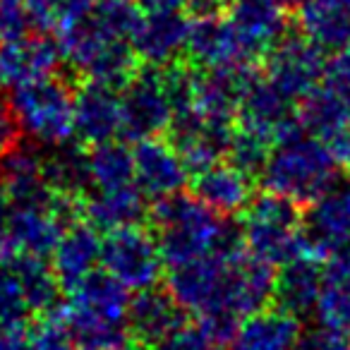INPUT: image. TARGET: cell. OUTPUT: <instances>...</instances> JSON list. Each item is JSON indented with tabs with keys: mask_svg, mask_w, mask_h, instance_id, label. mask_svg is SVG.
<instances>
[{
	"mask_svg": "<svg viewBox=\"0 0 350 350\" xmlns=\"http://www.w3.org/2000/svg\"><path fill=\"white\" fill-rule=\"evenodd\" d=\"M302 235L319 262H350V187H338L307 209Z\"/></svg>",
	"mask_w": 350,
	"mask_h": 350,
	"instance_id": "cell-8",
	"label": "cell"
},
{
	"mask_svg": "<svg viewBox=\"0 0 350 350\" xmlns=\"http://www.w3.org/2000/svg\"><path fill=\"white\" fill-rule=\"evenodd\" d=\"M190 192L221 219H235V216H243L252 202L254 180H250L247 175L224 161L195 175L190 183Z\"/></svg>",
	"mask_w": 350,
	"mask_h": 350,
	"instance_id": "cell-19",
	"label": "cell"
},
{
	"mask_svg": "<svg viewBox=\"0 0 350 350\" xmlns=\"http://www.w3.org/2000/svg\"><path fill=\"white\" fill-rule=\"evenodd\" d=\"M228 22L247 46L254 63L291 31L288 10L278 0H235L228 10Z\"/></svg>",
	"mask_w": 350,
	"mask_h": 350,
	"instance_id": "cell-17",
	"label": "cell"
},
{
	"mask_svg": "<svg viewBox=\"0 0 350 350\" xmlns=\"http://www.w3.org/2000/svg\"><path fill=\"white\" fill-rule=\"evenodd\" d=\"M0 185L5 187L12 209L49 211L55 200L44 178V151L34 142H22L0 159Z\"/></svg>",
	"mask_w": 350,
	"mask_h": 350,
	"instance_id": "cell-9",
	"label": "cell"
},
{
	"mask_svg": "<svg viewBox=\"0 0 350 350\" xmlns=\"http://www.w3.org/2000/svg\"><path fill=\"white\" fill-rule=\"evenodd\" d=\"M27 314L29 307L15 271L0 264V324H22Z\"/></svg>",
	"mask_w": 350,
	"mask_h": 350,
	"instance_id": "cell-34",
	"label": "cell"
},
{
	"mask_svg": "<svg viewBox=\"0 0 350 350\" xmlns=\"http://www.w3.org/2000/svg\"><path fill=\"white\" fill-rule=\"evenodd\" d=\"M22 142H25V127L20 116L12 106V98L0 89V159H5Z\"/></svg>",
	"mask_w": 350,
	"mask_h": 350,
	"instance_id": "cell-37",
	"label": "cell"
},
{
	"mask_svg": "<svg viewBox=\"0 0 350 350\" xmlns=\"http://www.w3.org/2000/svg\"><path fill=\"white\" fill-rule=\"evenodd\" d=\"M187 312L183 310L168 288H151V291L137 293L130 300L127 312V329H130L132 343L156 348L173 334L185 329Z\"/></svg>",
	"mask_w": 350,
	"mask_h": 350,
	"instance_id": "cell-13",
	"label": "cell"
},
{
	"mask_svg": "<svg viewBox=\"0 0 350 350\" xmlns=\"http://www.w3.org/2000/svg\"><path fill=\"white\" fill-rule=\"evenodd\" d=\"M149 204L146 195L137 185L118 190H94L84 197V224L96 233H116L125 228H139L146 224Z\"/></svg>",
	"mask_w": 350,
	"mask_h": 350,
	"instance_id": "cell-18",
	"label": "cell"
},
{
	"mask_svg": "<svg viewBox=\"0 0 350 350\" xmlns=\"http://www.w3.org/2000/svg\"><path fill=\"white\" fill-rule=\"evenodd\" d=\"M302 340V324L278 307H267L240 321L230 350H297Z\"/></svg>",
	"mask_w": 350,
	"mask_h": 350,
	"instance_id": "cell-22",
	"label": "cell"
},
{
	"mask_svg": "<svg viewBox=\"0 0 350 350\" xmlns=\"http://www.w3.org/2000/svg\"><path fill=\"white\" fill-rule=\"evenodd\" d=\"M122 132L120 92L84 82L75 94V139L87 149L118 142Z\"/></svg>",
	"mask_w": 350,
	"mask_h": 350,
	"instance_id": "cell-11",
	"label": "cell"
},
{
	"mask_svg": "<svg viewBox=\"0 0 350 350\" xmlns=\"http://www.w3.org/2000/svg\"><path fill=\"white\" fill-rule=\"evenodd\" d=\"M144 15H165V12H183L190 0H132Z\"/></svg>",
	"mask_w": 350,
	"mask_h": 350,
	"instance_id": "cell-42",
	"label": "cell"
},
{
	"mask_svg": "<svg viewBox=\"0 0 350 350\" xmlns=\"http://www.w3.org/2000/svg\"><path fill=\"white\" fill-rule=\"evenodd\" d=\"M276 146L269 139L252 132L235 130L233 142H230L228 156H226V163H230L233 168H238L243 175H247L250 180H262L264 170H267L271 154Z\"/></svg>",
	"mask_w": 350,
	"mask_h": 350,
	"instance_id": "cell-31",
	"label": "cell"
},
{
	"mask_svg": "<svg viewBox=\"0 0 350 350\" xmlns=\"http://www.w3.org/2000/svg\"><path fill=\"white\" fill-rule=\"evenodd\" d=\"M226 286H228V254L219 252L170 269L165 278V288L175 297V302L195 317L226 312Z\"/></svg>",
	"mask_w": 350,
	"mask_h": 350,
	"instance_id": "cell-6",
	"label": "cell"
},
{
	"mask_svg": "<svg viewBox=\"0 0 350 350\" xmlns=\"http://www.w3.org/2000/svg\"><path fill=\"white\" fill-rule=\"evenodd\" d=\"M321 291H324V267L319 259L305 254L278 269L273 302L278 310L302 319L317 310Z\"/></svg>",
	"mask_w": 350,
	"mask_h": 350,
	"instance_id": "cell-20",
	"label": "cell"
},
{
	"mask_svg": "<svg viewBox=\"0 0 350 350\" xmlns=\"http://www.w3.org/2000/svg\"><path fill=\"white\" fill-rule=\"evenodd\" d=\"M243 224V221H240ZM245 247L262 262L281 269L286 264L307 254V243L302 228L288 226H267V224H243Z\"/></svg>",
	"mask_w": 350,
	"mask_h": 350,
	"instance_id": "cell-27",
	"label": "cell"
},
{
	"mask_svg": "<svg viewBox=\"0 0 350 350\" xmlns=\"http://www.w3.org/2000/svg\"><path fill=\"white\" fill-rule=\"evenodd\" d=\"M190 17L183 12L144 15L137 34L132 36V49L146 68H165L185 58L190 39Z\"/></svg>",
	"mask_w": 350,
	"mask_h": 350,
	"instance_id": "cell-16",
	"label": "cell"
},
{
	"mask_svg": "<svg viewBox=\"0 0 350 350\" xmlns=\"http://www.w3.org/2000/svg\"><path fill=\"white\" fill-rule=\"evenodd\" d=\"M25 10L36 36H55L65 25V0H25Z\"/></svg>",
	"mask_w": 350,
	"mask_h": 350,
	"instance_id": "cell-35",
	"label": "cell"
},
{
	"mask_svg": "<svg viewBox=\"0 0 350 350\" xmlns=\"http://www.w3.org/2000/svg\"><path fill=\"white\" fill-rule=\"evenodd\" d=\"M120 139L137 144V142L165 137L170 120H173V108H170L163 87H161L159 68L142 65L135 82L125 92H120Z\"/></svg>",
	"mask_w": 350,
	"mask_h": 350,
	"instance_id": "cell-7",
	"label": "cell"
},
{
	"mask_svg": "<svg viewBox=\"0 0 350 350\" xmlns=\"http://www.w3.org/2000/svg\"><path fill=\"white\" fill-rule=\"evenodd\" d=\"M96 3H120V0H96Z\"/></svg>",
	"mask_w": 350,
	"mask_h": 350,
	"instance_id": "cell-46",
	"label": "cell"
},
{
	"mask_svg": "<svg viewBox=\"0 0 350 350\" xmlns=\"http://www.w3.org/2000/svg\"><path fill=\"white\" fill-rule=\"evenodd\" d=\"M130 350H154V348H146V345H139V343H132Z\"/></svg>",
	"mask_w": 350,
	"mask_h": 350,
	"instance_id": "cell-45",
	"label": "cell"
},
{
	"mask_svg": "<svg viewBox=\"0 0 350 350\" xmlns=\"http://www.w3.org/2000/svg\"><path fill=\"white\" fill-rule=\"evenodd\" d=\"M29 350H75V343L65 329L63 319L44 317L39 324L31 329V348Z\"/></svg>",
	"mask_w": 350,
	"mask_h": 350,
	"instance_id": "cell-36",
	"label": "cell"
},
{
	"mask_svg": "<svg viewBox=\"0 0 350 350\" xmlns=\"http://www.w3.org/2000/svg\"><path fill=\"white\" fill-rule=\"evenodd\" d=\"M278 3H281V5H283V8H286V10H288V12H293V10H295V12H297V10H300V8H302V5H305L307 0H278Z\"/></svg>",
	"mask_w": 350,
	"mask_h": 350,
	"instance_id": "cell-43",
	"label": "cell"
},
{
	"mask_svg": "<svg viewBox=\"0 0 350 350\" xmlns=\"http://www.w3.org/2000/svg\"><path fill=\"white\" fill-rule=\"evenodd\" d=\"M226 224L228 219L214 214L190 190L154 200L146 216L163 264L170 269L219 252Z\"/></svg>",
	"mask_w": 350,
	"mask_h": 350,
	"instance_id": "cell-1",
	"label": "cell"
},
{
	"mask_svg": "<svg viewBox=\"0 0 350 350\" xmlns=\"http://www.w3.org/2000/svg\"><path fill=\"white\" fill-rule=\"evenodd\" d=\"M300 31L321 51L350 46V0H307L297 10Z\"/></svg>",
	"mask_w": 350,
	"mask_h": 350,
	"instance_id": "cell-24",
	"label": "cell"
},
{
	"mask_svg": "<svg viewBox=\"0 0 350 350\" xmlns=\"http://www.w3.org/2000/svg\"><path fill=\"white\" fill-rule=\"evenodd\" d=\"M324 84L338 89V92H348L350 89V46L334 53V58L326 63Z\"/></svg>",
	"mask_w": 350,
	"mask_h": 350,
	"instance_id": "cell-39",
	"label": "cell"
},
{
	"mask_svg": "<svg viewBox=\"0 0 350 350\" xmlns=\"http://www.w3.org/2000/svg\"><path fill=\"white\" fill-rule=\"evenodd\" d=\"M101 243L98 233L89 224H77L68 228L53 252V267L60 286L72 293L82 281H87L101 264Z\"/></svg>",
	"mask_w": 350,
	"mask_h": 350,
	"instance_id": "cell-21",
	"label": "cell"
},
{
	"mask_svg": "<svg viewBox=\"0 0 350 350\" xmlns=\"http://www.w3.org/2000/svg\"><path fill=\"white\" fill-rule=\"evenodd\" d=\"M31 329L22 324H0V350H29Z\"/></svg>",
	"mask_w": 350,
	"mask_h": 350,
	"instance_id": "cell-41",
	"label": "cell"
},
{
	"mask_svg": "<svg viewBox=\"0 0 350 350\" xmlns=\"http://www.w3.org/2000/svg\"><path fill=\"white\" fill-rule=\"evenodd\" d=\"M132 156H135V183L146 197L161 200L185 190L190 175L165 137L137 142L132 146Z\"/></svg>",
	"mask_w": 350,
	"mask_h": 350,
	"instance_id": "cell-15",
	"label": "cell"
},
{
	"mask_svg": "<svg viewBox=\"0 0 350 350\" xmlns=\"http://www.w3.org/2000/svg\"><path fill=\"white\" fill-rule=\"evenodd\" d=\"M297 350H350V338L336 336L324 329H317L312 334L302 336Z\"/></svg>",
	"mask_w": 350,
	"mask_h": 350,
	"instance_id": "cell-40",
	"label": "cell"
},
{
	"mask_svg": "<svg viewBox=\"0 0 350 350\" xmlns=\"http://www.w3.org/2000/svg\"><path fill=\"white\" fill-rule=\"evenodd\" d=\"M63 53L53 36L27 34L25 39L0 44V87H22L58 75Z\"/></svg>",
	"mask_w": 350,
	"mask_h": 350,
	"instance_id": "cell-12",
	"label": "cell"
},
{
	"mask_svg": "<svg viewBox=\"0 0 350 350\" xmlns=\"http://www.w3.org/2000/svg\"><path fill=\"white\" fill-rule=\"evenodd\" d=\"M192 22V20H190ZM185 60L197 70H221L238 68V65H257L243 44L228 17H211L195 20L190 27Z\"/></svg>",
	"mask_w": 350,
	"mask_h": 350,
	"instance_id": "cell-10",
	"label": "cell"
},
{
	"mask_svg": "<svg viewBox=\"0 0 350 350\" xmlns=\"http://www.w3.org/2000/svg\"><path fill=\"white\" fill-rule=\"evenodd\" d=\"M101 267L127 291H151L163 273V257L154 233L144 226L103 235Z\"/></svg>",
	"mask_w": 350,
	"mask_h": 350,
	"instance_id": "cell-4",
	"label": "cell"
},
{
	"mask_svg": "<svg viewBox=\"0 0 350 350\" xmlns=\"http://www.w3.org/2000/svg\"><path fill=\"white\" fill-rule=\"evenodd\" d=\"M343 168L331 151L314 137H302L291 144L276 146L262 175V187L273 195L312 209L317 202L340 187Z\"/></svg>",
	"mask_w": 350,
	"mask_h": 350,
	"instance_id": "cell-2",
	"label": "cell"
},
{
	"mask_svg": "<svg viewBox=\"0 0 350 350\" xmlns=\"http://www.w3.org/2000/svg\"><path fill=\"white\" fill-rule=\"evenodd\" d=\"M10 269L15 271L17 281H20L29 312L41 314V319L58 314L60 307L65 305L63 286H60L53 267L46 259L20 257Z\"/></svg>",
	"mask_w": 350,
	"mask_h": 350,
	"instance_id": "cell-28",
	"label": "cell"
},
{
	"mask_svg": "<svg viewBox=\"0 0 350 350\" xmlns=\"http://www.w3.org/2000/svg\"><path fill=\"white\" fill-rule=\"evenodd\" d=\"M142 70V60L137 58L130 41L113 39L94 55L82 70V79L92 84H101L113 92H125L137 79Z\"/></svg>",
	"mask_w": 350,
	"mask_h": 350,
	"instance_id": "cell-29",
	"label": "cell"
},
{
	"mask_svg": "<svg viewBox=\"0 0 350 350\" xmlns=\"http://www.w3.org/2000/svg\"><path fill=\"white\" fill-rule=\"evenodd\" d=\"M221 3H226V5H233L235 0H221Z\"/></svg>",
	"mask_w": 350,
	"mask_h": 350,
	"instance_id": "cell-47",
	"label": "cell"
},
{
	"mask_svg": "<svg viewBox=\"0 0 350 350\" xmlns=\"http://www.w3.org/2000/svg\"><path fill=\"white\" fill-rule=\"evenodd\" d=\"M44 178L55 195L84 200L94 192L89 149L77 139L51 146L44 154Z\"/></svg>",
	"mask_w": 350,
	"mask_h": 350,
	"instance_id": "cell-23",
	"label": "cell"
},
{
	"mask_svg": "<svg viewBox=\"0 0 350 350\" xmlns=\"http://www.w3.org/2000/svg\"><path fill=\"white\" fill-rule=\"evenodd\" d=\"M29 31L25 0H0V44L25 39Z\"/></svg>",
	"mask_w": 350,
	"mask_h": 350,
	"instance_id": "cell-38",
	"label": "cell"
},
{
	"mask_svg": "<svg viewBox=\"0 0 350 350\" xmlns=\"http://www.w3.org/2000/svg\"><path fill=\"white\" fill-rule=\"evenodd\" d=\"M130 300L132 297L127 288L101 269V271H94L87 281H82L70 293L68 305L84 312V314L96 317V319L127 324Z\"/></svg>",
	"mask_w": 350,
	"mask_h": 350,
	"instance_id": "cell-25",
	"label": "cell"
},
{
	"mask_svg": "<svg viewBox=\"0 0 350 350\" xmlns=\"http://www.w3.org/2000/svg\"><path fill=\"white\" fill-rule=\"evenodd\" d=\"M307 211L295 202L286 200L273 192H257L243 214V224H267V226H288V228H302Z\"/></svg>",
	"mask_w": 350,
	"mask_h": 350,
	"instance_id": "cell-32",
	"label": "cell"
},
{
	"mask_svg": "<svg viewBox=\"0 0 350 350\" xmlns=\"http://www.w3.org/2000/svg\"><path fill=\"white\" fill-rule=\"evenodd\" d=\"M206 350H221V348H216V345H209V348H206Z\"/></svg>",
	"mask_w": 350,
	"mask_h": 350,
	"instance_id": "cell-48",
	"label": "cell"
},
{
	"mask_svg": "<svg viewBox=\"0 0 350 350\" xmlns=\"http://www.w3.org/2000/svg\"><path fill=\"white\" fill-rule=\"evenodd\" d=\"M326 55L300 29L288 31L262 58V75L291 101L305 98L326 75Z\"/></svg>",
	"mask_w": 350,
	"mask_h": 350,
	"instance_id": "cell-5",
	"label": "cell"
},
{
	"mask_svg": "<svg viewBox=\"0 0 350 350\" xmlns=\"http://www.w3.org/2000/svg\"><path fill=\"white\" fill-rule=\"evenodd\" d=\"M77 84L63 75L36 79L12 89L10 98L27 135L39 146H58L75 139V94Z\"/></svg>",
	"mask_w": 350,
	"mask_h": 350,
	"instance_id": "cell-3",
	"label": "cell"
},
{
	"mask_svg": "<svg viewBox=\"0 0 350 350\" xmlns=\"http://www.w3.org/2000/svg\"><path fill=\"white\" fill-rule=\"evenodd\" d=\"M336 92H338V89H336ZM340 94H343L345 106H348V122H350V89H348V92H340Z\"/></svg>",
	"mask_w": 350,
	"mask_h": 350,
	"instance_id": "cell-44",
	"label": "cell"
},
{
	"mask_svg": "<svg viewBox=\"0 0 350 350\" xmlns=\"http://www.w3.org/2000/svg\"><path fill=\"white\" fill-rule=\"evenodd\" d=\"M262 75L257 65H238V68L200 70L195 106L209 120L235 122L243 96L252 87L254 79Z\"/></svg>",
	"mask_w": 350,
	"mask_h": 350,
	"instance_id": "cell-14",
	"label": "cell"
},
{
	"mask_svg": "<svg viewBox=\"0 0 350 350\" xmlns=\"http://www.w3.org/2000/svg\"><path fill=\"white\" fill-rule=\"evenodd\" d=\"M314 314L319 329L350 338V293H345L343 288L324 281V291L319 295Z\"/></svg>",
	"mask_w": 350,
	"mask_h": 350,
	"instance_id": "cell-33",
	"label": "cell"
},
{
	"mask_svg": "<svg viewBox=\"0 0 350 350\" xmlns=\"http://www.w3.org/2000/svg\"><path fill=\"white\" fill-rule=\"evenodd\" d=\"M297 116H300V122L307 135L319 139L321 144L338 137L340 132L350 130L348 106H345L343 94L324 82L302 98Z\"/></svg>",
	"mask_w": 350,
	"mask_h": 350,
	"instance_id": "cell-26",
	"label": "cell"
},
{
	"mask_svg": "<svg viewBox=\"0 0 350 350\" xmlns=\"http://www.w3.org/2000/svg\"><path fill=\"white\" fill-rule=\"evenodd\" d=\"M89 168L96 190H118L135 183V156L122 142H108L89 149Z\"/></svg>",
	"mask_w": 350,
	"mask_h": 350,
	"instance_id": "cell-30",
	"label": "cell"
}]
</instances>
